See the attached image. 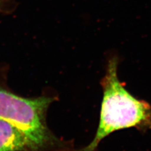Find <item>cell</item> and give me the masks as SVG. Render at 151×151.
<instances>
[{
  "label": "cell",
  "instance_id": "cell-1",
  "mask_svg": "<svg viewBox=\"0 0 151 151\" xmlns=\"http://www.w3.org/2000/svg\"><path fill=\"white\" fill-rule=\"evenodd\" d=\"M118 59L108 60L101 84L103 90L100 122L91 142L78 151H94L101 140L113 132L131 127H142L151 123V108L147 103L132 95L120 82Z\"/></svg>",
  "mask_w": 151,
  "mask_h": 151
},
{
  "label": "cell",
  "instance_id": "cell-3",
  "mask_svg": "<svg viewBox=\"0 0 151 151\" xmlns=\"http://www.w3.org/2000/svg\"><path fill=\"white\" fill-rule=\"evenodd\" d=\"M0 151H39L27 135L10 122L0 119Z\"/></svg>",
  "mask_w": 151,
  "mask_h": 151
},
{
  "label": "cell",
  "instance_id": "cell-2",
  "mask_svg": "<svg viewBox=\"0 0 151 151\" xmlns=\"http://www.w3.org/2000/svg\"><path fill=\"white\" fill-rule=\"evenodd\" d=\"M50 96L25 98L9 89L0 77V119L10 122L27 135L39 151H65L64 141L53 134L46 122Z\"/></svg>",
  "mask_w": 151,
  "mask_h": 151
}]
</instances>
